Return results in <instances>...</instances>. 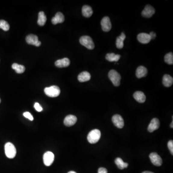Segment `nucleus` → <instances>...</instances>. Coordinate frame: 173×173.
<instances>
[{
	"label": "nucleus",
	"instance_id": "27",
	"mask_svg": "<svg viewBox=\"0 0 173 173\" xmlns=\"http://www.w3.org/2000/svg\"><path fill=\"white\" fill-rule=\"evenodd\" d=\"M165 61L167 64H173V55L172 52H169L165 55Z\"/></svg>",
	"mask_w": 173,
	"mask_h": 173
},
{
	"label": "nucleus",
	"instance_id": "18",
	"mask_svg": "<svg viewBox=\"0 0 173 173\" xmlns=\"http://www.w3.org/2000/svg\"><path fill=\"white\" fill-rule=\"evenodd\" d=\"M91 78V75L90 73L84 71L79 74L77 77L78 80L80 82H84L90 80Z\"/></svg>",
	"mask_w": 173,
	"mask_h": 173
},
{
	"label": "nucleus",
	"instance_id": "15",
	"mask_svg": "<svg viewBox=\"0 0 173 173\" xmlns=\"http://www.w3.org/2000/svg\"><path fill=\"white\" fill-rule=\"evenodd\" d=\"M70 61L68 58H64L62 59L58 60L55 63V65L57 68H67L70 65Z\"/></svg>",
	"mask_w": 173,
	"mask_h": 173
},
{
	"label": "nucleus",
	"instance_id": "31",
	"mask_svg": "<svg viewBox=\"0 0 173 173\" xmlns=\"http://www.w3.org/2000/svg\"><path fill=\"white\" fill-rule=\"evenodd\" d=\"M34 108L38 112H41L42 111L43 109L42 106L40 105V104L38 102H36L34 104Z\"/></svg>",
	"mask_w": 173,
	"mask_h": 173
},
{
	"label": "nucleus",
	"instance_id": "35",
	"mask_svg": "<svg viewBox=\"0 0 173 173\" xmlns=\"http://www.w3.org/2000/svg\"><path fill=\"white\" fill-rule=\"evenodd\" d=\"M173 121H172V123H171V124H170V127H172V128H173Z\"/></svg>",
	"mask_w": 173,
	"mask_h": 173
},
{
	"label": "nucleus",
	"instance_id": "1",
	"mask_svg": "<svg viewBox=\"0 0 173 173\" xmlns=\"http://www.w3.org/2000/svg\"><path fill=\"white\" fill-rule=\"evenodd\" d=\"M101 137V133L99 129H93L90 132L88 135V141L90 143L95 144L98 142Z\"/></svg>",
	"mask_w": 173,
	"mask_h": 173
},
{
	"label": "nucleus",
	"instance_id": "29",
	"mask_svg": "<svg viewBox=\"0 0 173 173\" xmlns=\"http://www.w3.org/2000/svg\"><path fill=\"white\" fill-rule=\"evenodd\" d=\"M23 115L25 116V118L29 119V120H30V121H33V117L31 115V114L28 112H25L23 114Z\"/></svg>",
	"mask_w": 173,
	"mask_h": 173
},
{
	"label": "nucleus",
	"instance_id": "13",
	"mask_svg": "<svg viewBox=\"0 0 173 173\" xmlns=\"http://www.w3.org/2000/svg\"><path fill=\"white\" fill-rule=\"evenodd\" d=\"M77 121V118L75 115H68L64 118V124L67 127H71L73 126Z\"/></svg>",
	"mask_w": 173,
	"mask_h": 173
},
{
	"label": "nucleus",
	"instance_id": "20",
	"mask_svg": "<svg viewBox=\"0 0 173 173\" xmlns=\"http://www.w3.org/2000/svg\"><path fill=\"white\" fill-rule=\"evenodd\" d=\"M162 83L163 85L166 87H169L171 86L173 83V77L170 75H165L162 78Z\"/></svg>",
	"mask_w": 173,
	"mask_h": 173
},
{
	"label": "nucleus",
	"instance_id": "24",
	"mask_svg": "<svg viewBox=\"0 0 173 173\" xmlns=\"http://www.w3.org/2000/svg\"><path fill=\"white\" fill-rule=\"evenodd\" d=\"M46 16H45V14L43 12H40L39 13L38 16V24L40 26H43L45 25L46 22Z\"/></svg>",
	"mask_w": 173,
	"mask_h": 173
},
{
	"label": "nucleus",
	"instance_id": "2",
	"mask_svg": "<svg viewBox=\"0 0 173 173\" xmlns=\"http://www.w3.org/2000/svg\"><path fill=\"white\" fill-rule=\"evenodd\" d=\"M5 153L7 157L12 159L16 156L17 150L16 147L12 143L8 142L5 146Z\"/></svg>",
	"mask_w": 173,
	"mask_h": 173
},
{
	"label": "nucleus",
	"instance_id": "10",
	"mask_svg": "<svg viewBox=\"0 0 173 173\" xmlns=\"http://www.w3.org/2000/svg\"><path fill=\"white\" fill-rule=\"evenodd\" d=\"M155 9L150 5H147L142 11V16L145 17L150 18L155 14Z\"/></svg>",
	"mask_w": 173,
	"mask_h": 173
},
{
	"label": "nucleus",
	"instance_id": "28",
	"mask_svg": "<svg viewBox=\"0 0 173 173\" xmlns=\"http://www.w3.org/2000/svg\"><path fill=\"white\" fill-rule=\"evenodd\" d=\"M0 29L4 30V31H8L10 29L9 25L6 21L1 20H0Z\"/></svg>",
	"mask_w": 173,
	"mask_h": 173
},
{
	"label": "nucleus",
	"instance_id": "26",
	"mask_svg": "<svg viewBox=\"0 0 173 173\" xmlns=\"http://www.w3.org/2000/svg\"><path fill=\"white\" fill-rule=\"evenodd\" d=\"M12 68L18 74L23 73L25 70V68L24 65H20L16 63H14L12 64Z\"/></svg>",
	"mask_w": 173,
	"mask_h": 173
},
{
	"label": "nucleus",
	"instance_id": "23",
	"mask_svg": "<svg viewBox=\"0 0 173 173\" xmlns=\"http://www.w3.org/2000/svg\"><path fill=\"white\" fill-rule=\"evenodd\" d=\"M120 55H115L114 53H107L106 55V59L110 62H118L120 59Z\"/></svg>",
	"mask_w": 173,
	"mask_h": 173
},
{
	"label": "nucleus",
	"instance_id": "11",
	"mask_svg": "<svg viewBox=\"0 0 173 173\" xmlns=\"http://www.w3.org/2000/svg\"><path fill=\"white\" fill-rule=\"evenodd\" d=\"M112 121L114 124L119 128H122L124 126V121L121 115H115L112 118Z\"/></svg>",
	"mask_w": 173,
	"mask_h": 173
},
{
	"label": "nucleus",
	"instance_id": "3",
	"mask_svg": "<svg viewBox=\"0 0 173 173\" xmlns=\"http://www.w3.org/2000/svg\"><path fill=\"white\" fill-rule=\"evenodd\" d=\"M44 93L47 96L50 97H56L60 94V89L56 86H52L47 87L44 89Z\"/></svg>",
	"mask_w": 173,
	"mask_h": 173
},
{
	"label": "nucleus",
	"instance_id": "9",
	"mask_svg": "<svg viewBox=\"0 0 173 173\" xmlns=\"http://www.w3.org/2000/svg\"><path fill=\"white\" fill-rule=\"evenodd\" d=\"M101 26L103 31L108 32L111 30L112 24L109 17H105L101 21Z\"/></svg>",
	"mask_w": 173,
	"mask_h": 173
},
{
	"label": "nucleus",
	"instance_id": "14",
	"mask_svg": "<svg viewBox=\"0 0 173 173\" xmlns=\"http://www.w3.org/2000/svg\"><path fill=\"white\" fill-rule=\"evenodd\" d=\"M137 39L142 44H147L151 40V37L148 34L145 33H141L137 36Z\"/></svg>",
	"mask_w": 173,
	"mask_h": 173
},
{
	"label": "nucleus",
	"instance_id": "12",
	"mask_svg": "<svg viewBox=\"0 0 173 173\" xmlns=\"http://www.w3.org/2000/svg\"><path fill=\"white\" fill-rule=\"evenodd\" d=\"M160 127V122L158 119L154 118L151 120L148 127V130L149 132H153L158 129Z\"/></svg>",
	"mask_w": 173,
	"mask_h": 173
},
{
	"label": "nucleus",
	"instance_id": "25",
	"mask_svg": "<svg viewBox=\"0 0 173 173\" xmlns=\"http://www.w3.org/2000/svg\"><path fill=\"white\" fill-rule=\"evenodd\" d=\"M115 163L120 169H123L128 166V165L127 162H124L120 158H117L115 160Z\"/></svg>",
	"mask_w": 173,
	"mask_h": 173
},
{
	"label": "nucleus",
	"instance_id": "6",
	"mask_svg": "<svg viewBox=\"0 0 173 173\" xmlns=\"http://www.w3.org/2000/svg\"><path fill=\"white\" fill-rule=\"evenodd\" d=\"M43 162L46 166H49L53 163L55 156L51 152H46L43 157Z\"/></svg>",
	"mask_w": 173,
	"mask_h": 173
},
{
	"label": "nucleus",
	"instance_id": "19",
	"mask_svg": "<svg viewBox=\"0 0 173 173\" xmlns=\"http://www.w3.org/2000/svg\"><path fill=\"white\" fill-rule=\"evenodd\" d=\"M147 73H148V70L146 68H145L143 66H140L137 69L136 75L137 77L140 78L146 77Z\"/></svg>",
	"mask_w": 173,
	"mask_h": 173
},
{
	"label": "nucleus",
	"instance_id": "32",
	"mask_svg": "<svg viewBox=\"0 0 173 173\" xmlns=\"http://www.w3.org/2000/svg\"><path fill=\"white\" fill-rule=\"evenodd\" d=\"M98 173H107V170L103 167H101L99 169Z\"/></svg>",
	"mask_w": 173,
	"mask_h": 173
},
{
	"label": "nucleus",
	"instance_id": "33",
	"mask_svg": "<svg viewBox=\"0 0 173 173\" xmlns=\"http://www.w3.org/2000/svg\"><path fill=\"white\" fill-rule=\"evenodd\" d=\"M149 36H150V37H151V40H152V39H154L156 38V34L153 32H151V33L149 34Z\"/></svg>",
	"mask_w": 173,
	"mask_h": 173
},
{
	"label": "nucleus",
	"instance_id": "34",
	"mask_svg": "<svg viewBox=\"0 0 173 173\" xmlns=\"http://www.w3.org/2000/svg\"><path fill=\"white\" fill-rule=\"evenodd\" d=\"M142 173H154L153 172H149V171H145V172H142Z\"/></svg>",
	"mask_w": 173,
	"mask_h": 173
},
{
	"label": "nucleus",
	"instance_id": "5",
	"mask_svg": "<svg viewBox=\"0 0 173 173\" xmlns=\"http://www.w3.org/2000/svg\"><path fill=\"white\" fill-rule=\"evenodd\" d=\"M80 42L81 45H83L89 50H93L95 47L93 39L88 36H84L81 37Z\"/></svg>",
	"mask_w": 173,
	"mask_h": 173
},
{
	"label": "nucleus",
	"instance_id": "22",
	"mask_svg": "<svg viewBox=\"0 0 173 173\" xmlns=\"http://www.w3.org/2000/svg\"><path fill=\"white\" fill-rule=\"evenodd\" d=\"M126 39V35L123 32L116 39V47L118 49H122L124 47V42Z\"/></svg>",
	"mask_w": 173,
	"mask_h": 173
},
{
	"label": "nucleus",
	"instance_id": "7",
	"mask_svg": "<svg viewBox=\"0 0 173 173\" xmlns=\"http://www.w3.org/2000/svg\"><path fill=\"white\" fill-rule=\"evenodd\" d=\"M26 40L27 42L30 45H33L37 47L41 45V42L39 40L37 36L35 35L30 34L27 36Z\"/></svg>",
	"mask_w": 173,
	"mask_h": 173
},
{
	"label": "nucleus",
	"instance_id": "21",
	"mask_svg": "<svg viewBox=\"0 0 173 173\" xmlns=\"http://www.w3.org/2000/svg\"><path fill=\"white\" fill-rule=\"evenodd\" d=\"M82 13L84 17H90L93 14V10L90 6L89 5H84L82 7Z\"/></svg>",
	"mask_w": 173,
	"mask_h": 173
},
{
	"label": "nucleus",
	"instance_id": "8",
	"mask_svg": "<svg viewBox=\"0 0 173 173\" xmlns=\"http://www.w3.org/2000/svg\"><path fill=\"white\" fill-rule=\"evenodd\" d=\"M149 158L151 162L156 166H160L162 165V161L161 157L156 153H152L149 154Z\"/></svg>",
	"mask_w": 173,
	"mask_h": 173
},
{
	"label": "nucleus",
	"instance_id": "16",
	"mask_svg": "<svg viewBox=\"0 0 173 173\" xmlns=\"http://www.w3.org/2000/svg\"><path fill=\"white\" fill-rule=\"evenodd\" d=\"M64 21V14L58 12L56 14L55 16L52 19V22L53 25H56L58 23H62Z\"/></svg>",
	"mask_w": 173,
	"mask_h": 173
},
{
	"label": "nucleus",
	"instance_id": "17",
	"mask_svg": "<svg viewBox=\"0 0 173 173\" xmlns=\"http://www.w3.org/2000/svg\"><path fill=\"white\" fill-rule=\"evenodd\" d=\"M134 99L140 103H143L146 101V96L142 91H137L133 95Z\"/></svg>",
	"mask_w": 173,
	"mask_h": 173
},
{
	"label": "nucleus",
	"instance_id": "30",
	"mask_svg": "<svg viewBox=\"0 0 173 173\" xmlns=\"http://www.w3.org/2000/svg\"><path fill=\"white\" fill-rule=\"evenodd\" d=\"M167 145H168V147L170 151L171 152V154L173 155V141L172 140H170L168 142V144H167Z\"/></svg>",
	"mask_w": 173,
	"mask_h": 173
},
{
	"label": "nucleus",
	"instance_id": "37",
	"mask_svg": "<svg viewBox=\"0 0 173 173\" xmlns=\"http://www.w3.org/2000/svg\"><path fill=\"white\" fill-rule=\"evenodd\" d=\"M1 99H0V103H1Z\"/></svg>",
	"mask_w": 173,
	"mask_h": 173
},
{
	"label": "nucleus",
	"instance_id": "36",
	"mask_svg": "<svg viewBox=\"0 0 173 173\" xmlns=\"http://www.w3.org/2000/svg\"><path fill=\"white\" fill-rule=\"evenodd\" d=\"M68 173H77L76 172H74V171H70V172H68Z\"/></svg>",
	"mask_w": 173,
	"mask_h": 173
},
{
	"label": "nucleus",
	"instance_id": "4",
	"mask_svg": "<svg viewBox=\"0 0 173 173\" xmlns=\"http://www.w3.org/2000/svg\"><path fill=\"white\" fill-rule=\"evenodd\" d=\"M108 77L110 80L115 86L120 85L121 76L117 71L115 70H111L108 73Z\"/></svg>",
	"mask_w": 173,
	"mask_h": 173
}]
</instances>
